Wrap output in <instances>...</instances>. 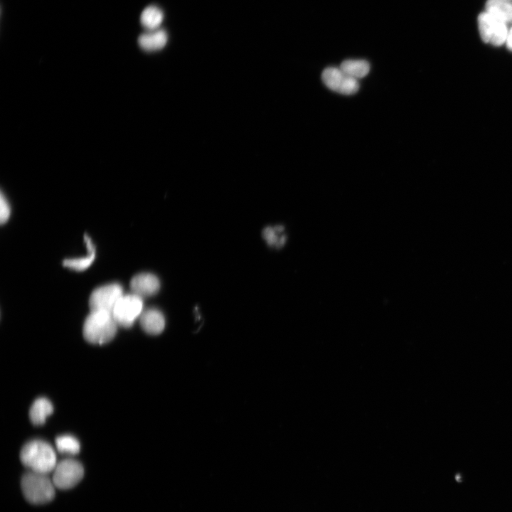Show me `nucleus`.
<instances>
[{
    "instance_id": "nucleus-13",
    "label": "nucleus",
    "mask_w": 512,
    "mask_h": 512,
    "mask_svg": "<svg viewBox=\"0 0 512 512\" xmlns=\"http://www.w3.org/2000/svg\"><path fill=\"white\" fill-rule=\"evenodd\" d=\"M486 12L505 23H512V3L506 0H488Z\"/></svg>"
},
{
    "instance_id": "nucleus-20",
    "label": "nucleus",
    "mask_w": 512,
    "mask_h": 512,
    "mask_svg": "<svg viewBox=\"0 0 512 512\" xmlns=\"http://www.w3.org/2000/svg\"><path fill=\"white\" fill-rule=\"evenodd\" d=\"M506 45L508 49L512 50V28L508 31L507 39H506Z\"/></svg>"
},
{
    "instance_id": "nucleus-3",
    "label": "nucleus",
    "mask_w": 512,
    "mask_h": 512,
    "mask_svg": "<svg viewBox=\"0 0 512 512\" xmlns=\"http://www.w3.org/2000/svg\"><path fill=\"white\" fill-rule=\"evenodd\" d=\"M21 485L25 498L32 503H46L54 498L55 486L47 474L31 471L23 476Z\"/></svg>"
},
{
    "instance_id": "nucleus-19",
    "label": "nucleus",
    "mask_w": 512,
    "mask_h": 512,
    "mask_svg": "<svg viewBox=\"0 0 512 512\" xmlns=\"http://www.w3.org/2000/svg\"><path fill=\"white\" fill-rule=\"evenodd\" d=\"M11 209L9 203L3 193L0 197V221L1 224L6 223L10 216Z\"/></svg>"
},
{
    "instance_id": "nucleus-1",
    "label": "nucleus",
    "mask_w": 512,
    "mask_h": 512,
    "mask_svg": "<svg viewBox=\"0 0 512 512\" xmlns=\"http://www.w3.org/2000/svg\"><path fill=\"white\" fill-rule=\"evenodd\" d=\"M20 459L31 471L45 474L53 471L57 464L53 448L41 439L27 442L21 450Z\"/></svg>"
},
{
    "instance_id": "nucleus-15",
    "label": "nucleus",
    "mask_w": 512,
    "mask_h": 512,
    "mask_svg": "<svg viewBox=\"0 0 512 512\" xmlns=\"http://www.w3.org/2000/svg\"><path fill=\"white\" fill-rule=\"evenodd\" d=\"M340 69L348 75L359 79L369 73L370 65L365 60H346L342 62Z\"/></svg>"
},
{
    "instance_id": "nucleus-4",
    "label": "nucleus",
    "mask_w": 512,
    "mask_h": 512,
    "mask_svg": "<svg viewBox=\"0 0 512 512\" xmlns=\"http://www.w3.org/2000/svg\"><path fill=\"white\" fill-rule=\"evenodd\" d=\"M142 298L132 293L123 294L116 303L112 315L118 326L128 328L142 314Z\"/></svg>"
},
{
    "instance_id": "nucleus-6",
    "label": "nucleus",
    "mask_w": 512,
    "mask_h": 512,
    "mask_svg": "<svg viewBox=\"0 0 512 512\" xmlns=\"http://www.w3.org/2000/svg\"><path fill=\"white\" fill-rule=\"evenodd\" d=\"M122 286L110 283L95 289L90 294L89 306L90 311H102L112 313L117 301L123 295Z\"/></svg>"
},
{
    "instance_id": "nucleus-17",
    "label": "nucleus",
    "mask_w": 512,
    "mask_h": 512,
    "mask_svg": "<svg viewBox=\"0 0 512 512\" xmlns=\"http://www.w3.org/2000/svg\"><path fill=\"white\" fill-rule=\"evenodd\" d=\"M55 445L58 452L63 454H75L80 449L79 441L69 434L58 436L55 439Z\"/></svg>"
},
{
    "instance_id": "nucleus-18",
    "label": "nucleus",
    "mask_w": 512,
    "mask_h": 512,
    "mask_svg": "<svg viewBox=\"0 0 512 512\" xmlns=\"http://www.w3.org/2000/svg\"><path fill=\"white\" fill-rule=\"evenodd\" d=\"M95 257V250L90 251L87 257L67 259L63 260V265L70 269L81 271L87 269L92 263Z\"/></svg>"
},
{
    "instance_id": "nucleus-14",
    "label": "nucleus",
    "mask_w": 512,
    "mask_h": 512,
    "mask_svg": "<svg viewBox=\"0 0 512 512\" xmlns=\"http://www.w3.org/2000/svg\"><path fill=\"white\" fill-rule=\"evenodd\" d=\"M164 19V14L163 11L154 5L146 7L140 16V23L147 31L160 28Z\"/></svg>"
},
{
    "instance_id": "nucleus-21",
    "label": "nucleus",
    "mask_w": 512,
    "mask_h": 512,
    "mask_svg": "<svg viewBox=\"0 0 512 512\" xmlns=\"http://www.w3.org/2000/svg\"><path fill=\"white\" fill-rule=\"evenodd\" d=\"M456 479H457L458 481H461L459 476H456Z\"/></svg>"
},
{
    "instance_id": "nucleus-12",
    "label": "nucleus",
    "mask_w": 512,
    "mask_h": 512,
    "mask_svg": "<svg viewBox=\"0 0 512 512\" xmlns=\"http://www.w3.org/2000/svg\"><path fill=\"white\" fill-rule=\"evenodd\" d=\"M53 411V406L49 400L46 398H37L30 408V420L34 425H41Z\"/></svg>"
},
{
    "instance_id": "nucleus-7",
    "label": "nucleus",
    "mask_w": 512,
    "mask_h": 512,
    "mask_svg": "<svg viewBox=\"0 0 512 512\" xmlns=\"http://www.w3.org/2000/svg\"><path fill=\"white\" fill-rule=\"evenodd\" d=\"M478 24L484 42L501 46L506 41L508 31L504 22L485 11L479 14Z\"/></svg>"
},
{
    "instance_id": "nucleus-10",
    "label": "nucleus",
    "mask_w": 512,
    "mask_h": 512,
    "mask_svg": "<svg viewBox=\"0 0 512 512\" xmlns=\"http://www.w3.org/2000/svg\"><path fill=\"white\" fill-rule=\"evenodd\" d=\"M167 41L168 34L165 30L161 28L146 31L138 38V43L140 48L149 52L162 49L166 45Z\"/></svg>"
},
{
    "instance_id": "nucleus-11",
    "label": "nucleus",
    "mask_w": 512,
    "mask_h": 512,
    "mask_svg": "<svg viewBox=\"0 0 512 512\" xmlns=\"http://www.w3.org/2000/svg\"><path fill=\"white\" fill-rule=\"evenodd\" d=\"M140 324L143 330L149 334L157 335L165 326L163 314L156 309H149L140 316Z\"/></svg>"
},
{
    "instance_id": "nucleus-2",
    "label": "nucleus",
    "mask_w": 512,
    "mask_h": 512,
    "mask_svg": "<svg viewBox=\"0 0 512 512\" xmlns=\"http://www.w3.org/2000/svg\"><path fill=\"white\" fill-rule=\"evenodd\" d=\"M117 324L110 312L90 311L85 319L82 327L85 339L93 344H104L110 341L115 336Z\"/></svg>"
},
{
    "instance_id": "nucleus-8",
    "label": "nucleus",
    "mask_w": 512,
    "mask_h": 512,
    "mask_svg": "<svg viewBox=\"0 0 512 512\" xmlns=\"http://www.w3.org/2000/svg\"><path fill=\"white\" fill-rule=\"evenodd\" d=\"M321 79L326 87L342 95H353L359 89L357 79L348 75L340 68L334 67L326 68L321 74Z\"/></svg>"
},
{
    "instance_id": "nucleus-9",
    "label": "nucleus",
    "mask_w": 512,
    "mask_h": 512,
    "mask_svg": "<svg viewBox=\"0 0 512 512\" xmlns=\"http://www.w3.org/2000/svg\"><path fill=\"white\" fill-rule=\"evenodd\" d=\"M160 288V282L151 273H139L132 277L130 289L133 294L143 298L154 295Z\"/></svg>"
},
{
    "instance_id": "nucleus-16",
    "label": "nucleus",
    "mask_w": 512,
    "mask_h": 512,
    "mask_svg": "<svg viewBox=\"0 0 512 512\" xmlns=\"http://www.w3.org/2000/svg\"><path fill=\"white\" fill-rule=\"evenodd\" d=\"M263 237L269 245L275 247L283 246L287 241L284 228L281 225L266 228L263 230Z\"/></svg>"
},
{
    "instance_id": "nucleus-5",
    "label": "nucleus",
    "mask_w": 512,
    "mask_h": 512,
    "mask_svg": "<svg viewBox=\"0 0 512 512\" xmlns=\"http://www.w3.org/2000/svg\"><path fill=\"white\" fill-rule=\"evenodd\" d=\"M84 469L77 460L65 459L57 463L52 481L60 489H70L77 485L82 479Z\"/></svg>"
}]
</instances>
